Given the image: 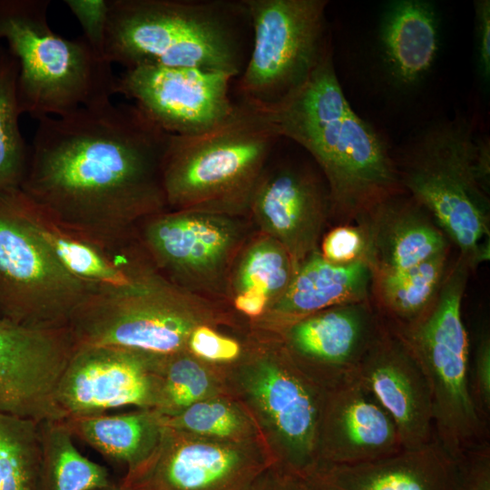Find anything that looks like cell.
<instances>
[{
    "mask_svg": "<svg viewBox=\"0 0 490 490\" xmlns=\"http://www.w3.org/2000/svg\"><path fill=\"white\" fill-rule=\"evenodd\" d=\"M37 122L20 188L54 220L117 233L168 210L171 134L134 103L108 101Z\"/></svg>",
    "mask_w": 490,
    "mask_h": 490,
    "instance_id": "cell-1",
    "label": "cell"
},
{
    "mask_svg": "<svg viewBox=\"0 0 490 490\" xmlns=\"http://www.w3.org/2000/svg\"><path fill=\"white\" fill-rule=\"evenodd\" d=\"M266 113L280 138L299 143L315 159L327 181L329 215L341 224L406 193L387 143L348 102L330 44L304 83Z\"/></svg>",
    "mask_w": 490,
    "mask_h": 490,
    "instance_id": "cell-2",
    "label": "cell"
},
{
    "mask_svg": "<svg viewBox=\"0 0 490 490\" xmlns=\"http://www.w3.org/2000/svg\"><path fill=\"white\" fill-rule=\"evenodd\" d=\"M251 29L245 0H110L103 54L125 69L191 67L240 75Z\"/></svg>",
    "mask_w": 490,
    "mask_h": 490,
    "instance_id": "cell-3",
    "label": "cell"
},
{
    "mask_svg": "<svg viewBox=\"0 0 490 490\" xmlns=\"http://www.w3.org/2000/svg\"><path fill=\"white\" fill-rule=\"evenodd\" d=\"M489 142L465 122L429 128L395 158L404 191L459 249L471 270L490 256Z\"/></svg>",
    "mask_w": 490,
    "mask_h": 490,
    "instance_id": "cell-4",
    "label": "cell"
},
{
    "mask_svg": "<svg viewBox=\"0 0 490 490\" xmlns=\"http://www.w3.org/2000/svg\"><path fill=\"white\" fill-rule=\"evenodd\" d=\"M279 139L268 113L240 102L209 132L171 134L162 163L168 210L248 217L252 194Z\"/></svg>",
    "mask_w": 490,
    "mask_h": 490,
    "instance_id": "cell-5",
    "label": "cell"
},
{
    "mask_svg": "<svg viewBox=\"0 0 490 490\" xmlns=\"http://www.w3.org/2000/svg\"><path fill=\"white\" fill-rule=\"evenodd\" d=\"M48 0H0V40L18 64L21 114L39 121L111 101L112 65L83 37L68 39L48 23Z\"/></svg>",
    "mask_w": 490,
    "mask_h": 490,
    "instance_id": "cell-6",
    "label": "cell"
},
{
    "mask_svg": "<svg viewBox=\"0 0 490 490\" xmlns=\"http://www.w3.org/2000/svg\"><path fill=\"white\" fill-rule=\"evenodd\" d=\"M222 369L230 395L254 416L275 464L309 477L318 466L326 389L299 368L275 334L250 328L242 358Z\"/></svg>",
    "mask_w": 490,
    "mask_h": 490,
    "instance_id": "cell-7",
    "label": "cell"
},
{
    "mask_svg": "<svg viewBox=\"0 0 490 490\" xmlns=\"http://www.w3.org/2000/svg\"><path fill=\"white\" fill-rule=\"evenodd\" d=\"M470 270L458 257L418 319L407 326L390 323L423 369L431 393L434 439L454 461L489 444L488 423L471 395L469 339L462 318Z\"/></svg>",
    "mask_w": 490,
    "mask_h": 490,
    "instance_id": "cell-8",
    "label": "cell"
},
{
    "mask_svg": "<svg viewBox=\"0 0 490 490\" xmlns=\"http://www.w3.org/2000/svg\"><path fill=\"white\" fill-rule=\"evenodd\" d=\"M201 325L248 328L227 304L191 293L161 276L127 292L90 297L68 328L76 347L113 346L170 355L186 350L191 333Z\"/></svg>",
    "mask_w": 490,
    "mask_h": 490,
    "instance_id": "cell-9",
    "label": "cell"
},
{
    "mask_svg": "<svg viewBox=\"0 0 490 490\" xmlns=\"http://www.w3.org/2000/svg\"><path fill=\"white\" fill-rule=\"evenodd\" d=\"M19 191L0 189V318L36 328H66L92 291L27 221Z\"/></svg>",
    "mask_w": 490,
    "mask_h": 490,
    "instance_id": "cell-10",
    "label": "cell"
},
{
    "mask_svg": "<svg viewBox=\"0 0 490 490\" xmlns=\"http://www.w3.org/2000/svg\"><path fill=\"white\" fill-rule=\"evenodd\" d=\"M252 46L237 84L239 102L270 112L308 79L329 44L325 0H245Z\"/></svg>",
    "mask_w": 490,
    "mask_h": 490,
    "instance_id": "cell-11",
    "label": "cell"
},
{
    "mask_svg": "<svg viewBox=\"0 0 490 490\" xmlns=\"http://www.w3.org/2000/svg\"><path fill=\"white\" fill-rule=\"evenodd\" d=\"M137 229L163 278L224 304L230 270L255 231L249 217L171 210L143 220Z\"/></svg>",
    "mask_w": 490,
    "mask_h": 490,
    "instance_id": "cell-12",
    "label": "cell"
},
{
    "mask_svg": "<svg viewBox=\"0 0 490 490\" xmlns=\"http://www.w3.org/2000/svg\"><path fill=\"white\" fill-rule=\"evenodd\" d=\"M267 443H226L163 426L152 453L127 469L123 490H246L275 464Z\"/></svg>",
    "mask_w": 490,
    "mask_h": 490,
    "instance_id": "cell-13",
    "label": "cell"
},
{
    "mask_svg": "<svg viewBox=\"0 0 490 490\" xmlns=\"http://www.w3.org/2000/svg\"><path fill=\"white\" fill-rule=\"evenodd\" d=\"M166 355L113 346L75 348L56 390L63 420L161 402Z\"/></svg>",
    "mask_w": 490,
    "mask_h": 490,
    "instance_id": "cell-14",
    "label": "cell"
},
{
    "mask_svg": "<svg viewBox=\"0 0 490 490\" xmlns=\"http://www.w3.org/2000/svg\"><path fill=\"white\" fill-rule=\"evenodd\" d=\"M19 202L30 225L92 296L127 292L161 277L137 228L117 233L80 230L54 220L21 189Z\"/></svg>",
    "mask_w": 490,
    "mask_h": 490,
    "instance_id": "cell-15",
    "label": "cell"
},
{
    "mask_svg": "<svg viewBox=\"0 0 490 490\" xmlns=\"http://www.w3.org/2000/svg\"><path fill=\"white\" fill-rule=\"evenodd\" d=\"M231 79L191 67L140 65L116 76L114 94L133 101L166 132L194 136L217 127L233 111Z\"/></svg>",
    "mask_w": 490,
    "mask_h": 490,
    "instance_id": "cell-16",
    "label": "cell"
},
{
    "mask_svg": "<svg viewBox=\"0 0 490 490\" xmlns=\"http://www.w3.org/2000/svg\"><path fill=\"white\" fill-rule=\"evenodd\" d=\"M75 348L68 327L36 328L0 318V411L36 422L63 420L56 390Z\"/></svg>",
    "mask_w": 490,
    "mask_h": 490,
    "instance_id": "cell-17",
    "label": "cell"
},
{
    "mask_svg": "<svg viewBox=\"0 0 490 490\" xmlns=\"http://www.w3.org/2000/svg\"><path fill=\"white\" fill-rule=\"evenodd\" d=\"M380 322L368 300L320 310L273 334L299 368L328 390L356 378Z\"/></svg>",
    "mask_w": 490,
    "mask_h": 490,
    "instance_id": "cell-18",
    "label": "cell"
},
{
    "mask_svg": "<svg viewBox=\"0 0 490 490\" xmlns=\"http://www.w3.org/2000/svg\"><path fill=\"white\" fill-rule=\"evenodd\" d=\"M356 379L391 416L404 448L420 447L434 440L426 377L403 338L382 317Z\"/></svg>",
    "mask_w": 490,
    "mask_h": 490,
    "instance_id": "cell-19",
    "label": "cell"
},
{
    "mask_svg": "<svg viewBox=\"0 0 490 490\" xmlns=\"http://www.w3.org/2000/svg\"><path fill=\"white\" fill-rule=\"evenodd\" d=\"M329 213L328 189L312 172L289 164H268L252 194L248 217L257 231L286 250L296 271L318 250Z\"/></svg>",
    "mask_w": 490,
    "mask_h": 490,
    "instance_id": "cell-20",
    "label": "cell"
},
{
    "mask_svg": "<svg viewBox=\"0 0 490 490\" xmlns=\"http://www.w3.org/2000/svg\"><path fill=\"white\" fill-rule=\"evenodd\" d=\"M403 448L391 416L356 378L326 390L317 440L318 466L365 463Z\"/></svg>",
    "mask_w": 490,
    "mask_h": 490,
    "instance_id": "cell-21",
    "label": "cell"
},
{
    "mask_svg": "<svg viewBox=\"0 0 490 490\" xmlns=\"http://www.w3.org/2000/svg\"><path fill=\"white\" fill-rule=\"evenodd\" d=\"M356 222L366 233V262L373 278L407 270L449 250L442 230L404 193L378 203Z\"/></svg>",
    "mask_w": 490,
    "mask_h": 490,
    "instance_id": "cell-22",
    "label": "cell"
},
{
    "mask_svg": "<svg viewBox=\"0 0 490 490\" xmlns=\"http://www.w3.org/2000/svg\"><path fill=\"white\" fill-rule=\"evenodd\" d=\"M372 280V271L366 261L333 264L318 250L298 267L279 300L249 328L274 333L320 310L368 301Z\"/></svg>",
    "mask_w": 490,
    "mask_h": 490,
    "instance_id": "cell-23",
    "label": "cell"
},
{
    "mask_svg": "<svg viewBox=\"0 0 490 490\" xmlns=\"http://www.w3.org/2000/svg\"><path fill=\"white\" fill-rule=\"evenodd\" d=\"M306 479L323 490H455L456 463L434 439L373 461L319 466Z\"/></svg>",
    "mask_w": 490,
    "mask_h": 490,
    "instance_id": "cell-24",
    "label": "cell"
},
{
    "mask_svg": "<svg viewBox=\"0 0 490 490\" xmlns=\"http://www.w3.org/2000/svg\"><path fill=\"white\" fill-rule=\"evenodd\" d=\"M295 269L286 250L255 231L230 270L226 304L248 324L260 320L288 289Z\"/></svg>",
    "mask_w": 490,
    "mask_h": 490,
    "instance_id": "cell-25",
    "label": "cell"
},
{
    "mask_svg": "<svg viewBox=\"0 0 490 490\" xmlns=\"http://www.w3.org/2000/svg\"><path fill=\"white\" fill-rule=\"evenodd\" d=\"M381 40L387 64L404 83H413L431 67L438 50L435 11L420 0H403L387 13Z\"/></svg>",
    "mask_w": 490,
    "mask_h": 490,
    "instance_id": "cell-26",
    "label": "cell"
},
{
    "mask_svg": "<svg viewBox=\"0 0 490 490\" xmlns=\"http://www.w3.org/2000/svg\"><path fill=\"white\" fill-rule=\"evenodd\" d=\"M74 436L130 469L144 460L162 435V415L152 408L119 415H93L64 420Z\"/></svg>",
    "mask_w": 490,
    "mask_h": 490,
    "instance_id": "cell-27",
    "label": "cell"
},
{
    "mask_svg": "<svg viewBox=\"0 0 490 490\" xmlns=\"http://www.w3.org/2000/svg\"><path fill=\"white\" fill-rule=\"evenodd\" d=\"M449 250L407 270L374 277L372 294L377 310L394 326L418 319L435 301L448 267Z\"/></svg>",
    "mask_w": 490,
    "mask_h": 490,
    "instance_id": "cell-28",
    "label": "cell"
},
{
    "mask_svg": "<svg viewBox=\"0 0 490 490\" xmlns=\"http://www.w3.org/2000/svg\"><path fill=\"white\" fill-rule=\"evenodd\" d=\"M39 428L37 490H95L113 483L106 467L80 453L64 420L42 421Z\"/></svg>",
    "mask_w": 490,
    "mask_h": 490,
    "instance_id": "cell-29",
    "label": "cell"
},
{
    "mask_svg": "<svg viewBox=\"0 0 490 490\" xmlns=\"http://www.w3.org/2000/svg\"><path fill=\"white\" fill-rule=\"evenodd\" d=\"M162 421L165 426L211 440L267 443L254 416L232 395L200 401L178 415L162 416Z\"/></svg>",
    "mask_w": 490,
    "mask_h": 490,
    "instance_id": "cell-30",
    "label": "cell"
},
{
    "mask_svg": "<svg viewBox=\"0 0 490 490\" xmlns=\"http://www.w3.org/2000/svg\"><path fill=\"white\" fill-rule=\"evenodd\" d=\"M221 395H230L223 369L184 350L165 356L162 397L154 410L172 416L193 404Z\"/></svg>",
    "mask_w": 490,
    "mask_h": 490,
    "instance_id": "cell-31",
    "label": "cell"
},
{
    "mask_svg": "<svg viewBox=\"0 0 490 490\" xmlns=\"http://www.w3.org/2000/svg\"><path fill=\"white\" fill-rule=\"evenodd\" d=\"M17 77L15 58L0 44V189L20 187L29 161L19 125Z\"/></svg>",
    "mask_w": 490,
    "mask_h": 490,
    "instance_id": "cell-32",
    "label": "cell"
},
{
    "mask_svg": "<svg viewBox=\"0 0 490 490\" xmlns=\"http://www.w3.org/2000/svg\"><path fill=\"white\" fill-rule=\"evenodd\" d=\"M39 423L0 411V490H37Z\"/></svg>",
    "mask_w": 490,
    "mask_h": 490,
    "instance_id": "cell-33",
    "label": "cell"
},
{
    "mask_svg": "<svg viewBox=\"0 0 490 490\" xmlns=\"http://www.w3.org/2000/svg\"><path fill=\"white\" fill-rule=\"evenodd\" d=\"M223 328L201 325L191 333L186 350L200 360L220 368L236 364L246 348L249 329L230 330Z\"/></svg>",
    "mask_w": 490,
    "mask_h": 490,
    "instance_id": "cell-34",
    "label": "cell"
},
{
    "mask_svg": "<svg viewBox=\"0 0 490 490\" xmlns=\"http://www.w3.org/2000/svg\"><path fill=\"white\" fill-rule=\"evenodd\" d=\"M318 250L326 260L333 264L366 261L365 230L359 223L339 224L321 238Z\"/></svg>",
    "mask_w": 490,
    "mask_h": 490,
    "instance_id": "cell-35",
    "label": "cell"
},
{
    "mask_svg": "<svg viewBox=\"0 0 490 490\" xmlns=\"http://www.w3.org/2000/svg\"><path fill=\"white\" fill-rule=\"evenodd\" d=\"M83 29V37L91 47L104 57V41L109 18L110 0H65Z\"/></svg>",
    "mask_w": 490,
    "mask_h": 490,
    "instance_id": "cell-36",
    "label": "cell"
},
{
    "mask_svg": "<svg viewBox=\"0 0 490 490\" xmlns=\"http://www.w3.org/2000/svg\"><path fill=\"white\" fill-rule=\"evenodd\" d=\"M471 395L482 418L488 423L490 415V337L484 329L478 338L469 367Z\"/></svg>",
    "mask_w": 490,
    "mask_h": 490,
    "instance_id": "cell-37",
    "label": "cell"
},
{
    "mask_svg": "<svg viewBox=\"0 0 490 490\" xmlns=\"http://www.w3.org/2000/svg\"><path fill=\"white\" fill-rule=\"evenodd\" d=\"M455 463V490H490L489 444L466 453Z\"/></svg>",
    "mask_w": 490,
    "mask_h": 490,
    "instance_id": "cell-38",
    "label": "cell"
},
{
    "mask_svg": "<svg viewBox=\"0 0 490 490\" xmlns=\"http://www.w3.org/2000/svg\"><path fill=\"white\" fill-rule=\"evenodd\" d=\"M246 490H309L305 478L276 464L259 475Z\"/></svg>",
    "mask_w": 490,
    "mask_h": 490,
    "instance_id": "cell-39",
    "label": "cell"
},
{
    "mask_svg": "<svg viewBox=\"0 0 490 490\" xmlns=\"http://www.w3.org/2000/svg\"><path fill=\"white\" fill-rule=\"evenodd\" d=\"M475 5L479 68L486 78L490 74V2L480 0Z\"/></svg>",
    "mask_w": 490,
    "mask_h": 490,
    "instance_id": "cell-40",
    "label": "cell"
},
{
    "mask_svg": "<svg viewBox=\"0 0 490 490\" xmlns=\"http://www.w3.org/2000/svg\"><path fill=\"white\" fill-rule=\"evenodd\" d=\"M95 490H123L121 488V486L114 483H113L112 485L106 486V487H103V488H99V489H95Z\"/></svg>",
    "mask_w": 490,
    "mask_h": 490,
    "instance_id": "cell-41",
    "label": "cell"
},
{
    "mask_svg": "<svg viewBox=\"0 0 490 490\" xmlns=\"http://www.w3.org/2000/svg\"><path fill=\"white\" fill-rule=\"evenodd\" d=\"M306 480L308 482L309 490H323L318 485H316L314 482H312V481H310L309 479H306Z\"/></svg>",
    "mask_w": 490,
    "mask_h": 490,
    "instance_id": "cell-42",
    "label": "cell"
}]
</instances>
